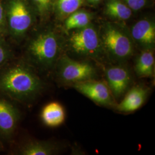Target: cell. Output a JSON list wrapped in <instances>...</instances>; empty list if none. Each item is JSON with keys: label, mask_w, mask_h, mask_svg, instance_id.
Segmentation results:
<instances>
[{"label": "cell", "mask_w": 155, "mask_h": 155, "mask_svg": "<svg viewBox=\"0 0 155 155\" xmlns=\"http://www.w3.org/2000/svg\"><path fill=\"white\" fill-rule=\"evenodd\" d=\"M43 89V83L32 67L18 63L0 74V91L12 98L28 101L36 98Z\"/></svg>", "instance_id": "6da1fadb"}, {"label": "cell", "mask_w": 155, "mask_h": 155, "mask_svg": "<svg viewBox=\"0 0 155 155\" xmlns=\"http://www.w3.org/2000/svg\"><path fill=\"white\" fill-rule=\"evenodd\" d=\"M27 55L33 65L48 70L55 65L59 54V44L55 33L51 31L41 32L29 41Z\"/></svg>", "instance_id": "7a4b0ae2"}, {"label": "cell", "mask_w": 155, "mask_h": 155, "mask_svg": "<svg viewBox=\"0 0 155 155\" xmlns=\"http://www.w3.org/2000/svg\"><path fill=\"white\" fill-rule=\"evenodd\" d=\"M8 32L13 39H22L31 27L33 19L25 0H7L4 5Z\"/></svg>", "instance_id": "3957f363"}, {"label": "cell", "mask_w": 155, "mask_h": 155, "mask_svg": "<svg viewBox=\"0 0 155 155\" xmlns=\"http://www.w3.org/2000/svg\"><path fill=\"white\" fill-rule=\"evenodd\" d=\"M58 75L62 81L74 84L93 79L96 76V70L89 63L64 56L58 62Z\"/></svg>", "instance_id": "277c9868"}, {"label": "cell", "mask_w": 155, "mask_h": 155, "mask_svg": "<svg viewBox=\"0 0 155 155\" xmlns=\"http://www.w3.org/2000/svg\"><path fill=\"white\" fill-rule=\"evenodd\" d=\"M103 43L111 55L117 59H125L132 55V44L127 35L119 29L107 25L102 35Z\"/></svg>", "instance_id": "5b68a950"}, {"label": "cell", "mask_w": 155, "mask_h": 155, "mask_svg": "<svg viewBox=\"0 0 155 155\" xmlns=\"http://www.w3.org/2000/svg\"><path fill=\"white\" fill-rule=\"evenodd\" d=\"M70 43L72 50L79 54L94 55L100 49V39L95 29L89 25L72 34Z\"/></svg>", "instance_id": "8992f818"}, {"label": "cell", "mask_w": 155, "mask_h": 155, "mask_svg": "<svg viewBox=\"0 0 155 155\" xmlns=\"http://www.w3.org/2000/svg\"><path fill=\"white\" fill-rule=\"evenodd\" d=\"M73 87L79 93L103 106L114 105L113 96L107 84L93 79L74 83Z\"/></svg>", "instance_id": "52a82bcc"}, {"label": "cell", "mask_w": 155, "mask_h": 155, "mask_svg": "<svg viewBox=\"0 0 155 155\" xmlns=\"http://www.w3.org/2000/svg\"><path fill=\"white\" fill-rule=\"evenodd\" d=\"M107 86L113 97L119 98L127 90L130 82V76L125 67L112 66L106 70Z\"/></svg>", "instance_id": "ba28073f"}, {"label": "cell", "mask_w": 155, "mask_h": 155, "mask_svg": "<svg viewBox=\"0 0 155 155\" xmlns=\"http://www.w3.org/2000/svg\"><path fill=\"white\" fill-rule=\"evenodd\" d=\"M20 118L16 107L7 100L0 98V136L9 138L15 132Z\"/></svg>", "instance_id": "9c48e42d"}, {"label": "cell", "mask_w": 155, "mask_h": 155, "mask_svg": "<svg viewBox=\"0 0 155 155\" xmlns=\"http://www.w3.org/2000/svg\"><path fill=\"white\" fill-rule=\"evenodd\" d=\"M133 39L149 49L155 42V27L154 23L148 20H141L136 22L132 29Z\"/></svg>", "instance_id": "30bf717a"}, {"label": "cell", "mask_w": 155, "mask_h": 155, "mask_svg": "<svg viewBox=\"0 0 155 155\" xmlns=\"http://www.w3.org/2000/svg\"><path fill=\"white\" fill-rule=\"evenodd\" d=\"M147 90L141 86H136L130 89L117 109L121 112L129 113L137 110L144 104L147 96Z\"/></svg>", "instance_id": "8fae6325"}, {"label": "cell", "mask_w": 155, "mask_h": 155, "mask_svg": "<svg viewBox=\"0 0 155 155\" xmlns=\"http://www.w3.org/2000/svg\"><path fill=\"white\" fill-rule=\"evenodd\" d=\"M41 116L47 126L56 127L64 122L66 115L63 106L58 102H52L45 106Z\"/></svg>", "instance_id": "7c38bea8"}, {"label": "cell", "mask_w": 155, "mask_h": 155, "mask_svg": "<svg viewBox=\"0 0 155 155\" xmlns=\"http://www.w3.org/2000/svg\"><path fill=\"white\" fill-rule=\"evenodd\" d=\"M134 70L139 77H153L155 72V56L149 49L144 51L136 59Z\"/></svg>", "instance_id": "4fadbf2b"}, {"label": "cell", "mask_w": 155, "mask_h": 155, "mask_svg": "<svg viewBox=\"0 0 155 155\" xmlns=\"http://www.w3.org/2000/svg\"><path fill=\"white\" fill-rule=\"evenodd\" d=\"M55 145L45 141H31L23 145L19 154L23 155H51L57 151Z\"/></svg>", "instance_id": "5bb4252c"}, {"label": "cell", "mask_w": 155, "mask_h": 155, "mask_svg": "<svg viewBox=\"0 0 155 155\" xmlns=\"http://www.w3.org/2000/svg\"><path fill=\"white\" fill-rule=\"evenodd\" d=\"M106 11L109 16L123 20L129 19L132 15V10L121 0H108Z\"/></svg>", "instance_id": "9a60e30c"}, {"label": "cell", "mask_w": 155, "mask_h": 155, "mask_svg": "<svg viewBox=\"0 0 155 155\" xmlns=\"http://www.w3.org/2000/svg\"><path fill=\"white\" fill-rule=\"evenodd\" d=\"M91 16L85 12H75L68 17L65 22V27L67 30L85 27L89 24Z\"/></svg>", "instance_id": "2e32d148"}, {"label": "cell", "mask_w": 155, "mask_h": 155, "mask_svg": "<svg viewBox=\"0 0 155 155\" xmlns=\"http://www.w3.org/2000/svg\"><path fill=\"white\" fill-rule=\"evenodd\" d=\"M58 7L63 14H71L81 6L82 0H58Z\"/></svg>", "instance_id": "e0dca14e"}, {"label": "cell", "mask_w": 155, "mask_h": 155, "mask_svg": "<svg viewBox=\"0 0 155 155\" xmlns=\"http://www.w3.org/2000/svg\"><path fill=\"white\" fill-rule=\"evenodd\" d=\"M12 57L11 47L3 35H0V67L4 65Z\"/></svg>", "instance_id": "ac0fdd59"}, {"label": "cell", "mask_w": 155, "mask_h": 155, "mask_svg": "<svg viewBox=\"0 0 155 155\" xmlns=\"http://www.w3.org/2000/svg\"><path fill=\"white\" fill-rule=\"evenodd\" d=\"M7 32L8 26L4 6L0 2V35L4 36Z\"/></svg>", "instance_id": "d6986e66"}, {"label": "cell", "mask_w": 155, "mask_h": 155, "mask_svg": "<svg viewBox=\"0 0 155 155\" xmlns=\"http://www.w3.org/2000/svg\"><path fill=\"white\" fill-rule=\"evenodd\" d=\"M127 6L133 11H139L146 4V0H124Z\"/></svg>", "instance_id": "ffe728a7"}, {"label": "cell", "mask_w": 155, "mask_h": 155, "mask_svg": "<svg viewBox=\"0 0 155 155\" xmlns=\"http://www.w3.org/2000/svg\"><path fill=\"white\" fill-rule=\"evenodd\" d=\"M39 11L45 12L49 9L51 0H33Z\"/></svg>", "instance_id": "44dd1931"}, {"label": "cell", "mask_w": 155, "mask_h": 155, "mask_svg": "<svg viewBox=\"0 0 155 155\" xmlns=\"http://www.w3.org/2000/svg\"><path fill=\"white\" fill-rule=\"evenodd\" d=\"M100 0H88L91 3H95V2H98V1H100Z\"/></svg>", "instance_id": "7402d4cb"}]
</instances>
